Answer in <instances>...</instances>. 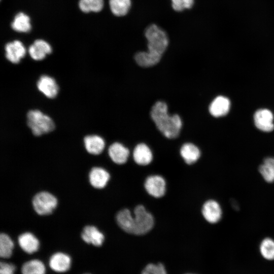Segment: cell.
Listing matches in <instances>:
<instances>
[{
	"label": "cell",
	"mask_w": 274,
	"mask_h": 274,
	"mask_svg": "<svg viewBox=\"0 0 274 274\" xmlns=\"http://www.w3.org/2000/svg\"><path fill=\"white\" fill-rule=\"evenodd\" d=\"M151 117L158 129L166 138L176 139L182 126V122L177 114L169 116L167 106L163 101H158L151 108Z\"/></svg>",
	"instance_id": "1"
},
{
	"label": "cell",
	"mask_w": 274,
	"mask_h": 274,
	"mask_svg": "<svg viewBox=\"0 0 274 274\" xmlns=\"http://www.w3.org/2000/svg\"><path fill=\"white\" fill-rule=\"evenodd\" d=\"M145 35L148 41V51L162 56L168 44L165 32L156 24H152L146 28Z\"/></svg>",
	"instance_id": "2"
},
{
	"label": "cell",
	"mask_w": 274,
	"mask_h": 274,
	"mask_svg": "<svg viewBox=\"0 0 274 274\" xmlns=\"http://www.w3.org/2000/svg\"><path fill=\"white\" fill-rule=\"evenodd\" d=\"M27 123L36 136L50 132L55 127L52 119L38 110H30L27 113Z\"/></svg>",
	"instance_id": "3"
},
{
	"label": "cell",
	"mask_w": 274,
	"mask_h": 274,
	"mask_svg": "<svg viewBox=\"0 0 274 274\" xmlns=\"http://www.w3.org/2000/svg\"><path fill=\"white\" fill-rule=\"evenodd\" d=\"M134 214L133 234L143 235L150 231L154 224L153 216L143 205L137 206L134 209Z\"/></svg>",
	"instance_id": "4"
},
{
	"label": "cell",
	"mask_w": 274,
	"mask_h": 274,
	"mask_svg": "<svg viewBox=\"0 0 274 274\" xmlns=\"http://www.w3.org/2000/svg\"><path fill=\"white\" fill-rule=\"evenodd\" d=\"M32 206L35 212L40 215H47L52 213L57 204L56 198L52 194L40 192L32 199Z\"/></svg>",
	"instance_id": "5"
},
{
	"label": "cell",
	"mask_w": 274,
	"mask_h": 274,
	"mask_svg": "<svg viewBox=\"0 0 274 274\" xmlns=\"http://www.w3.org/2000/svg\"><path fill=\"white\" fill-rule=\"evenodd\" d=\"M144 186L150 195L156 198L163 196L165 193V181L162 177L158 175L148 177L146 180Z\"/></svg>",
	"instance_id": "6"
},
{
	"label": "cell",
	"mask_w": 274,
	"mask_h": 274,
	"mask_svg": "<svg viewBox=\"0 0 274 274\" xmlns=\"http://www.w3.org/2000/svg\"><path fill=\"white\" fill-rule=\"evenodd\" d=\"M201 212L205 220L212 224L218 223L222 216V210L220 204L213 199L208 200L204 203Z\"/></svg>",
	"instance_id": "7"
},
{
	"label": "cell",
	"mask_w": 274,
	"mask_h": 274,
	"mask_svg": "<svg viewBox=\"0 0 274 274\" xmlns=\"http://www.w3.org/2000/svg\"><path fill=\"white\" fill-rule=\"evenodd\" d=\"M273 116L270 111L262 109L257 110L254 115L256 127L264 132H270L274 129Z\"/></svg>",
	"instance_id": "8"
},
{
	"label": "cell",
	"mask_w": 274,
	"mask_h": 274,
	"mask_svg": "<svg viewBox=\"0 0 274 274\" xmlns=\"http://www.w3.org/2000/svg\"><path fill=\"white\" fill-rule=\"evenodd\" d=\"M72 260L70 256L62 252L53 254L49 259L50 267L57 272H64L71 267Z\"/></svg>",
	"instance_id": "9"
},
{
	"label": "cell",
	"mask_w": 274,
	"mask_h": 274,
	"mask_svg": "<svg viewBox=\"0 0 274 274\" xmlns=\"http://www.w3.org/2000/svg\"><path fill=\"white\" fill-rule=\"evenodd\" d=\"M6 57L13 63H18L26 53V50L22 43L18 41L7 43L5 46Z\"/></svg>",
	"instance_id": "10"
},
{
	"label": "cell",
	"mask_w": 274,
	"mask_h": 274,
	"mask_svg": "<svg viewBox=\"0 0 274 274\" xmlns=\"http://www.w3.org/2000/svg\"><path fill=\"white\" fill-rule=\"evenodd\" d=\"M37 85L38 90L48 98H54L58 93V87L56 81L48 76H41Z\"/></svg>",
	"instance_id": "11"
},
{
	"label": "cell",
	"mask_w": 274,
	"mask_h": 274,
	"mask_svg": "<svg viewBox=\"0 0 274 274\" xmlns=\"http://www.w3.org/2000/svg\"><path fill=\"white\" fill-rule=\"evenodd\" d=\"M52 48L45 41L37 40L28 48V53L30 57L35 60L43 59L47 54H50Z\"/></svg>",
	"instance_id": "12"
},
{
	"label": "cell",
	"mask_w": 274,
	"mask_h": 274,
	"mask_svg": "<svg viewBox=\"0 0 274 274\" xmlns=\"http://www.w3.org/2000/svg\"><path fill=\"white\" fill-rule=\"evenodd\" d=\"M81 237L86 243L96 247L101 246L105 239L104 234L96 227L91 225L84 227Z\"/></svg>",
	"instance_id": "13"
},
{
	"label": "cell",
	"mask_w": 274,
	"mask_h": 274,
	"mask_svg": "<svg viewBox=\"0 0 274 274\" xmlns=\"http://www.w3.org/2000/svg\"><path fill=\"white\" fill-rule=\"evenodd\" d=\"M110 178L109 173L105 169L99 167H93L89 175L90 184L94 188L101 189L105 187Z\"/></svg>",
	"instance_id": "14"
},
{
	"label": "cell",
	"mask_w": 274,
	"mask_h": 274,
	"mask_svg": "<svg viewBox=\"0 0 274 274\" xmlns=\"http://www.w3.org/2000/svg\"><path fill=\"white\" fill-rule=\"evenodd\" d=\"M18 242L22 250L28 254L37 252L40 246L38 239L30 232L20 234L18 238Z\"/></svg>",
	"instance_id": "15"
},
{
	"label": "cell",
	"mask_w": 274,
	"mask_h": 274,
	"mask_svg": "<svg viewBox=\"0 0 274 274\" xmlns=\"http://www.w3.org/2000/svg\"><path fill=\"white\" fill-rule=\"evenodd\" d=\"M109 155L112 161L118 164L125 163L129 155V150L119 143L112 144L108 149Z\"/></svg>",
	"instance_id": "16"
},
{
	"label": "cell",
	"mask_w": 274,
	"mask_h": 274,
	"mask_svg": "<svg viewBox=\"0 0 274 274\" xmlns=\"http://www.w3.org/2000/svg\"><path fill=\"white\" fill-rule=\"evenodd\" d=\"M230 106V101L227 98L223 96H219L211 102L209 107V112L214 117L223 116L228 113Z\"/></svg>",
	"instance_id": "17"
},
{
	"label": "cell",
	"mask_w": 274,
	"mask_h": 274,
	"mask_svg": "<svg viewBox=\"0 0 274 274\" xmlns=\"http://www.w3.org/2000/svg\"><path fill=\"white\" fill-rule=\"evenodd\" d=\"M134 161L140 165L150 164L153 159L152 153L147 145L141 143L137 145L133 152Z\"/></svg>",
	"instance_id": "18"
},
{
	"label": "cell",
	"mask_w": 274,
	"mask_h": 274,
	"mask_svg": "<svg viewBox=\"0 0 274 274\" xmlns=\"http://www.w3.org/2000/svg\"><path fill=\"white\" fill-rule=\"evenodd\" d=\"M84 143L86 151L93 155L100 154L105 146L104 139L97 135L86 136L84 138Z\"/></svg>",
	"instance_id": "19"
},
{
	"label": "cell",
	"mask_w": 274,
	"mask_h": 274,
	"mask_svg": "<svg viewBox=\"0 0 274 274\" xmlns=\"http://www.w3.org/2000/svg\"><path fill=\"white\" fill-rule=\"evenodd\" d=\"M116 220L119 226L123 230L127 233L133 234V217L129 210L124 209L120 211L116 216Z\"/></svg>",
	"instance_id": "20"
},
{
	"label": "cell",
	"mask_w": 274,
	"mask_h": 274,
	"mask_svg": "<svg viewBox=\"0 0 274 274\" xmlns=\"http://www.w3.org/2000/svg\"><path fill=\"white\" fill-rule=\"evenodd\" d=\"M180 154L185 162L190 165L198 160L200 156V152L195 145L192 143H186L182 146Z\"/></svg>",
	"instance_id": "21"
},
{
	"label": "cell",
	"mask_w": 274,
	"mask_h": 274,
	"mask_svg": "<svg viewBox=\"0 0 274 274\" xmlns=\"http://www.w3.org/2000/svg\"><path fill=\"white\" fill-rule=\"evenodd\" d=\"M161 55L153 54L147 51L136 53L134 59L138 65L142 67H148L157 64L161 58Z\"/></svg>",
	"instance_id": "22"
},
{
	"label": "cell",
	"mask_w": 274,
	"mask_h": 274,
	"mask_svg": "<svg viewBox=\"0 0 274 274\" xmlns=\"http://www.w3.org/2000/svg\"><path fill=\"white\" fill-rule=\"evenodd\" d=\"M259 172L263 179L267 183L274 182V157L265 158L259 166Z\"/></svg>",
	"instance_id": "23"
},
{
	"label": "cell",
	"mask_w": 274,
	"mask_h": 274,
	"mask_svg": "<svg viewBox=\"0 0 274 274\" xmlns=\"http://www.w3.org/2000/svg\"><path fill=\"white\" fill-rule=\"evenodd\" d=\"M11 27L15 31L20 32H28L31 29L30 19L25 14L20 12L14 17Z\"/></svg>",
	"instance_id": "24"
},
{
	"label": "cell",
	"mask_w": 274,
	"mask_h": 274,
	"mask_svg": "<svg viewBox=\"0 0 274 274\" xmlns=\"http://www.w3.org/2000/svg\"><path fill=\"white\" fill-rule=\"evenodd\" d=\"M22 274H45L44 264L39 259H32L25 262L21 267Z\"/></svg>",
	"instance_id": "25"
},
{
	"label": "cell",
	"mask_w": 274,
	"mask_h": 274,
	"mask_svg": "<svg viewBox=\"0 0 274 274\" xmlns=\"http://www.w3.org/2000/svg\"><path fill=\"white\" fill-rule=\"evenodd\" d=\"M109 5L112 13L117 16L125 15L131 6L130 0H110Z\"/></svg>",
	"instance_id": "26"
},
{
	"label": "cell",
	"mask_w": 274,
	"mask_h": 274,
	"mask_svg": "<svg viewBox=\"0 0 274 274\" xmlns=\"http://www.w3.org/2000/svg\"><path fill=\"white\" fill-rule=\"evenodd\" d=\"M14 243L9 237L5 233L0 235V256L3 258H10L13 252Z\"/></svg>",
	"instance_id": "27"
},
{
	"label": "cell",
	"mask_w": 274,
	"mask_h": 274,
	"mask_svg": "<svg viewBox=\"0 0 274 274\" xmlns=\"http://www.w3.org/2000/svg\"><path fill=\"white\" fill-rule=\"evenodd\" d=\"M262 256L267 260L274 259V240L267 237L262 240L260 246Z\"/></svg>",
	"instance_id": "28"
},
{
	"label": "cell",
	"mask_w": 274,
	"mask_h": 274,
	"mask_svg": "<svg viewBox=\"0 0 274 274\" xmlns=\"http://www.w3.org/2000/svg\"><path fill=\"white\" fill-rule=\"evenodd\" d=\"M142 274H167L165 267L161 263L149 264L143 270Z\"/></svg>",
	"instance_id": "29"
},
{
	"label": "cell",
	"mask_w": 274,
	"mask_h": 274,
	"mask_svg": "<svg viewBox=\"0 0 274 274\" xmlns=\"http://www.w3.org/2000/svg\"><path fill=\"white\" fill-rule=\"evenodd\" d=\"M173 8L177 11L189 9L194 4V0H171Z\"/></svg>",
	"instance_id": "30"
},
{
	"label": "cell",
	"mask_w": 274,
	"mask_h": 274,
	"mask_svg": "<svg viewBox=\"0 0 274 274\" xmlns=\"http://www.w3.org/2000/svg\"><path fill=\"white\" fill-rule=\"evenodd\" d=\"M16 266L12 263L1 262L0 274H14Z\"/></svg>",
	"instance_id": "31"
},
{
	"label": "cell",
	"mask_w": 274,
	"mask_h": 274,
	"mask_svg": "<svg viewBox=\"0 0 274 274\" xmlns=\"http://www.w3.org/2000/svg\"><path fill=\"white\" fill-rule=\"evenodd\" d=\"M88 4L90 12H98L104 7L103 0H88Z\"/></svg>",
	"instance_id": "32"
},
{
	"label": "cell",
	"mask_w": 274,
	"mask_h": 274,
	"mask_svg": "<svg viewBox=\"0 0 274 274\" xmlns=\"http://www.w3.org/2000/svg\"><path fill=\"white\" fill-rule=\"evenodd\" d=\"M79 7L80 9L84 13H89L90 12L88 0H79Z\"/></svg>",
	"instance_id": "33"
},
{
	"label": "cell",
	"mask_w": 274,
	"mask_h": 274,
	"mask_svg": "<svg viewBox=\"0 0 274 274\" xmlns=\"http://www.w3.org/2000/svg\"><path fill=\"white\" fill-rule=\"evenodd\" d=\"M85 274H90V273H85Z\"/></svg>",
	"instance_id": "34"
}]
</instances>
